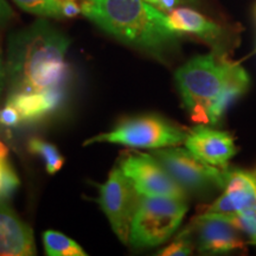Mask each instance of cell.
I'll use <instances>...</instances> for the list:
<instances>
[{"mask_svg":"<svg viewBox=\"0 0 256 256\" xmlns=\"http://www.w3.org/2000/svg\"><path fill=\"white\" fill-rule=\"evenodd\" d=\"M69 46V37L46 19L12 32L6 62L8 94L66 92Z\"/></svg>","mask_w":256,"mask_h":256,"instance_id":"obj_1","label":"cell"},{"mask_svg":"<svg viewBox=\"0 0 256 256\" xmlns=\"http://www.w3.org/2000/svg\"><path fill=\"white\" fill-rule=\"evenodd\" d=\"M81 8L107 34L159 58L177 46L180 37L168 16L146 0H83Z\"/></svg>","mask_w":256,"mask_h":256,"instance_id":"obj_2","label":"cell"},{"mask_svg":"<svg viewBox=\"0 0 256 256\" xmlns=\"http://www.w3.org/2000/svg\"><path fill=\"white\" fill-rule=\"evenodd\" d=\"M230 66L209 54L194 57L177 70L176 82L192 120L209 124L210 108L226 84Z\"/></svg>","mask_w":256,"mask_h":256,"instance_id":"obj_3","label":"cell"},{"mask_svg":"<svg viewBox=\"0 0 256 256\" xmlns=\"http://www.w3.org/2000/svg\"><path fill=\"white\" fill-rule=\"evenodd\" d=\"M186 211L183 198L140 194L130 226V246L152 248L162 244L177 232Z\"/></svg>","mask_w":256,"mask_h":256,"instance_id":"obj_4","label":"cell"},{"mask_svg":"<svg viewBox=\"0 0 256 256\" xmlns=\"http://www.w3.org/2000/svg\"><path fill=\"white\" fill-rule=\"evenodd\" d=\"M188 133L159 115L147 114L124 120L113 130L88 139L83 145L110 142L133 148L158 150L184 144Z\"/></svg>","mask_w":256,"mask_h":256,"instance_id":"obj_5","label":"cell"},{"mask_svg":"<svg viewBox=\"0 0 256 256\" xmlns=\"http://www.w3.org/2000/svg\"><path fill=\"white\" fill-rule=\"evenodd\" d=\"M152 156L186 194H203L224 188L226 170H220L217 166L203 162L186 147L171 146L153 150Z\"/></svg>","mask_w":256,"mask_h":256,"instance_id":"obj_6","label":"cell"},{"mask_svg":"<svg viewBox=\"0 0 256 256\" xmlns=\"http://www.w3.org/2000/svg\"><path fill=\"white\" fill-rule=\"evenodd\" d=\"M140 194L120 166L112 170L107 180L98 186V204L121 242H130V226Z\"/></svg>","mask_w":256,"mask_h":256,"instance_id":"obj_7","label":"cell"},{"mask_svg":"<svg viewBox=\"0 0 256 256\" xmlns=\"http://www.w3.org/2000/svg\"><path fill=\"white\" fill-rule=\"evenodd\" d=\"M120 168L142 196H165L186 200L188 194L152 154L130 153Z\"/></svg>","mask_w":256,"mask_h":256,"instance_id":"obj_8","label":"cell"},{"mask_svg":"<svg viewBox=\"0 0 256 256\" xmlns=\"http://www.w3.org/2000/svg\"><path fill=\"white\" fill-rule=\"evenodd\" d=\"M188 229L196 238L197 248L202 252L220 254L244 248L242 234L226 216L204 212Z\"/></svg>","mask_w":256,"mask_h":256,"instance_id":"obj_9","label":"cell"},{"mask_svg":"<svg viewBox=\"0 0 256 256\" xmlns=\"http://www.w3.org/2000/svg\"><path fill=\"white\" fill-rule=\"evenodd\" d=\"M223 194L206 210V214L232 216L256 210V184L252 172L226 170Z\"/></svg>","mask_w":256,"mask_h":256,"instance_id":"obj_10","label":"cell"},{"mask_svg":"<svg viewBox=\"0 0 256 256\" xmlns=\"http://www.w3.org/2000/svg\"><path fill=\"white\" fill-rule=\"evenodd\" d=\"M185 147L194 156L212 166L226 168L238 152L234 138L229 133L197 126L188 133Z\"/></svg>","mask_w":256,"mask_h":256,"instance_id":"obj_11","label":"cell"},{"mask_svg":"<svg viewBox=\"0 0 256 256\" xmlns=\"http://www.w3.org/2000/svg\"><path fill=\"white\" fill-rule=\"evenodd\" d=\"M36 254L34 232L17 214L0 202V256Z\"/></svg>","mask_w":256,"mask_h":256,"instance_id":"obj_12","label":"cell"},{"mask_svg":"<svg viewBox=\"0 0 256 256\" xmlns=\"http://www.w3.org/2000/svg\"><path fill=\"white\" fill-rule=\"evenodd\" d=\"M66 92H36V94H8L6 104L14 106L22 121L34 122L46 119L63 106Z\"/></svg>","mask_w":256,"mask_h":256,"instance_id":"obj_13","label":"cell"},{"mask_svg":"<svg viewBox=\"0 0 256 256\" xmlns=\"http://www.w3.org/2000/svg\"><path fill=\"white\" fill-rule=\"evenodd\" d=\"M168 17L171 26L179 34L186 32L196 34L209 43H215L223 34L222 28L218 24L192 8H177L172 10Z\"/></svg>","mask_w":256,"mask_h":256,"instance_id":"obj_14","label":"cell"},{"mask_svg":"<svg viewBox=\"0 0 256 256\" xmlns=\"http://www.w3.org/2000/svg\"><path fill=\"white\" fill-rule=\"evenodd\" d=\"M249 76L242 66L232 64L226 84L210 108L209 124H217L234 102L247 92Z\"/></svg>","mask_w":256,"mask_h":256,"instance_id":"obj_15","label":"cell"},{"mask_svg":"<svg viewBox=\"0 0 256 256\" xmlns=\"http://www.w3.org/2000/svg\"><path fill=\"white\" fill-rule=\"evenodd\" d=\"M43 243L49 256H86L87 252L78 242L55 230H46L43 234Z\"/></svg>","mask_w":256,"mask_h":256,"instance_id":"obj_16","label":"cell"},{"mask_svg":"<svg viewBox=\"0 0 256 256\" xmlns=\"http://www.w3.org/2000/svg\"><path fill=\"white\" fill-rule=\"evenodd\" d=\"M28 151L32 154L40 156L42 160L46 162V168L48 174H55L58 172L64 164L63 156L58 152L55 145L44 142V140L34 138L28 142Z\"/></svg>","mask_w":256,"mask_h":256,"instance_id":"obj_17","label":"cell"},{"mask_svg":"<svg viewBox=\"0 0 256 256\" xmlns=\"http://www.w3.org/2000/svg\"><path fill=\"white\" fill-rule=\"evenodd\" d=\"M28 14L48 18H63L62 5L66 0H14Z\"/></svg>","mask_w":256,"mask_h":256,"instance_id":"obj_18","label":"cell"},{"mask_svg":"<svg viewBox=\"0 0 256 256\" xmlns=\"http://www.w3.org/2000/svg\"><path fill=\"white\" fill-rule=\"evenodd\" d=\"M226 217L240 230V232L246 236L248 242L256 244V210L244 211Z\"/></svg>","mask_w":256,"mask_h":256,"instance_id":"obj_19","label":"cell"},{"mask_svg":"<svg viewBox=\"0 0 256 256\" xmlns=\"http://www.w3.org/2000/svg\"><path fill=\"white\" fill-rule=\"evenodd\" d=\"M194 250V238L190 230L185 229L176 238V240L168 247L162 249L158 255L162 256H184L191 255Z\"/></svg>","mask_w":256,"mask_h":256,"instance_id":"obj_20","label":"cell"},{"mask_svg":"<svg viewBox=\"0 0 256 256\" xmlns=\"http://www.w3.org/2000/svg\"><path fill=\"white\" fill-rule=\"evenodd\" d=\"M19 179L10 165L5 162L2 174L0 177V202H4L14 194L19 186Z\"/></svg>","mask_w":256,"mask_h":256,"instance_id":"obj_21","label":"cell"},{"mask_svg":"<svg viewBox=\"0 0 256 256\" xmlns=\"http://www.w3.org/2000/svg\"><path fill=\"white\" fill-rule=\"evenodd\" d=\"M22 118L18 110L14 106L6 104V106L0 110V124L6 127H16L20 124Z\"/></svg>","mask_w":256,"mask_h":256,"instance_id":"obj_22","label":"cell"},{"mask_svg":"<svg viewBox=\"0 0 256 256\" xmlns=\"http://www.w3.org/2000/svg\"><path fill=\"white\" fill-rule=\"evenodd\" d=\"M82 14V8L78 4V0H66L62 5V16L63 18H72Z\"/></svg>","mask_w":256,"mask_h":256,"instance_id":"obj_23","label":"cell"},{"mask_svg":"<svg viewBox=\"0 0 256 256\" xmlns=\"http://www.w3.org/2000/svg\"><path fill=\"white\" fill-rule=\"evenodd\" d=\"M14 10L8 4V2L0 0V28L6 26L14 18Z\"/></svg>","mask_w":256,"mask_h":256,"instance_id":"obj_24","label":"cell"},{"mask_svg":"<svg viewBox=\"0 0 256 256\" xmlns=\"http://www.w3.org/2000/svg\"><path fill=\"white\" fill-rule=\"evenodd\" d=\"M6 81V66L2 63V50H0V95H2V89H4Z\"/></svg>","mask_w":256,"mask_h":256,"instance_id":"obj_25","label":"cell"},{"mask_svg":"<svg viewBox=\"0 0 256 256\" xmlns=\"http://www.w3.org/2000/svg\"><path fill=\"white\" fill-rule=\"evenodd\" d=\"M6 156H8V147L0 142V160H5Z\"/></svg>","mask_w":256,"mask_h":256,"instance_id":"obj_26","label":"cell"},{"mask_svg":"<svg viewBox=\"0 0 256 256\" xmlns=\"http://www.w3.org/2000/svg\"><path fill=\"white\" fill-rule=\"evenodd\" d=\"M252 177H254V180H255V184H256V168L252 172Z\"/></svg>","mask_w":256,"mask_h":256,"instance_id":"obj_27","label":"cell"}]
</instances>
